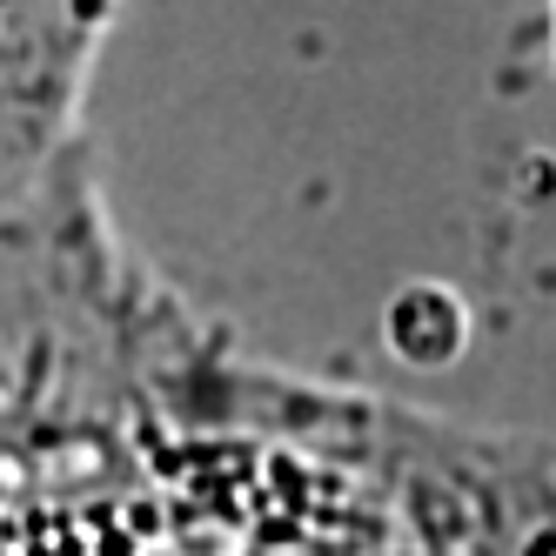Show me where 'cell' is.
Returning <instances> with one entry per match:
<instances>
[{
    "mask_svg": "<svg viewBox=\"0 0 556 556\" xmlns=\"http://www.w3.org/2000/svg\"><path fill=\"white\" fill-rule=\"evenodd\" d=\"M101 556H556V456L194 363L108 450Z\"/></svg>",
    "mask_w": 556,
    "mask_h": 556,
    "instance_id": "cell-1",
    "label": "cell"
}]
</instances>
